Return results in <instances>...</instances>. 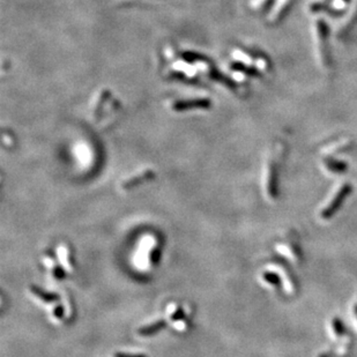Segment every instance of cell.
<instances>
[{"label":"cell","instance_id":"12","mask_svg":"<svg viewBox=\"0 0 357 357\" xmlns=\"http://www.w3.org/2000/svg\"><path fill=\"white\" fill-rule=\"evenodd\" d=\"M260 280H261V282H263L264 286H266L272 290L280 289L281 286H283L282 280H281L280 275L276 272L272 271V269L271 271H268L267 269V271L261 272Z\"/></svg>","mask_w":357,"mask_h":357},{"label":"cell","instance_id":"17","mask_svg":"<svg viewBox=\"0 0 357 357\" xmlns=\"http://www.w3.org/2000/svg\"><path fill=\"white\" fill-rule=\"evenodd\" d=\"M317 357H339L335 349H328V350H322L321 352H319Z\"/></svg>","mask_w":357,"mask_h":357},{"label":"cell","instance_id":"18","mask_svg":"<svg viewBox=\"0 0 357 357\" xmlns=\"http://www.w3.org/2000/svg\"><path fill=\"white\" fill-rule=\"evenodd\" d=\"M112 357H147L143 354H138V352H115Z\"/></svg>","mask_w":357,"mask_h":357},{"label":"cell","instance_id":"8","mask_svg":"<svg viewBox=\"0 0 357 357\" xmlns=\"http://www.w3.org/2000/svg\"><path fill=\"white\" fill-rule=\"evenodd\" d=\"M57 253H58L59 263L63 266L64 269H65V271L68 273L73 272L75 261H74L73 252H72L71 246L66 244V243H62V244L58 246Z\"/></svg>","mask_w":357,"mask_h":357},{"label":"cell","instance_id":"5","mask_svg":"<svg viewBox=\"0 0 357 357\" xmlns=\"http://www.w3.org/2000/svg\"><path fill=\"white\" fill-rule=\"evenodd\" d=\"M271 269L278 273L280 275L281 280H282L283 287L286 291L289 292L290 295H295L298 290V283L297 280L295 279V275L292 274V272L286 265L282 263H276L271 265Z\"/></svg>","mask_w":357,"mask_h":357},{"label":"cell","instance_id":"7","mask_svg":"<svg viewBox=\"0 0 357 357\" xmlns=\"http://www.w3.org/2000/svg\"><path fill=\"white\" fill-rule=\"evenodd\" d=\"M317 35H316V42L317 45V55L319 62L324 64V66H327L328 58H327V51H326V27L325 24H322L321 21L317 22Z\"/></svg>","mask_w":357,"mask_h":357},{"label":"cell","instance_id":"16","mask_svg":"<svg viewBox=\"0 0 357 357\" xmlns=\"http://www.w3.org/2000/svg\"><path fill=\"white\" fill-rule=\"evenodd\" d=\"M66 317H67V314H66L65 306L59 304V303H55V304H52V307L50 309V318L52 321L59 322Z\"/></svg>","mask_w":357,"mask_h":357},{"label":"cell","instance_id":"19","mask_svg":"<svg viewBox=\"0 0 357 357\" xmlns=\"http://www.w3.org/2000/svg\"><path fill=\"white\" fill-rule=\"evenodd\" d=\"M350 316H351V318H352V321H354L355 328L357 329V303H355V304L352 305Z\"/></svg>","mask_w":357,"mask_h":357},{"label":"cell","instance_id":"13","mask_svg":"<svg viewBox=\"0 0 357 357\" xmlns=\"http://www.w3.org/2000/svg\"><path fill=\"white\" fill-rule=\"evenodd\" d=\"M328 332H329V335H331L332 339L335 341H341L345 335H347V333H345L344 324L342 321H341V319L337 317H333L329 319Z\"/></svg>","mask_w":357,"mask_h":357},{"label":"cell","instance_id":"15","mask_svg":"<svg viewBox=\"0 0 357 357\" xmlns=\"http://www.w3.org/2000/svg\"><path fill=\"white\" fill-rule=\"evenodd\" d=\"M322 165H324V168L331 173L340 174L347 170V164H345L344 162L336 161V159L334 158H325L324 161H322Z\"/></svg>","mask_w":357,"mask_h":357},{"label":"cell","instance_id":"14","mask_svg":"<svg viewBox=\"0 0 357 357\" xmlns=\"http://www.w3.org/2000/svg\"><path fill=\"white\" fill-rule=\"evenodd\" d=\"M165 319L166 321L170 322V324H177L178 321L184 320L185 314L184 311L182 309V306L180 304H177V303H170V304L166 306L165 309Z\"/></svg>","mask_w":357,"mask_h":357},{"label":"cell","instance_id":"4","mask_svg":"<svg viewBox=\"0 0 357 357\" xmlns=\"http://www.w3.org/2000/svg\"><path fill=\"white\" fill-rule=\"evenodd\" d=\"M276 250L283 256L292 261L294 264H301L302 263V250L301 245H299L298 237L295 233H288L286 238H283V241L276 246Z\"/></svg>","mask_w":357,"mask_h":357},{"label":"cell","instance_id":"9","mask_svg":"<svg viewBox=\"0 0 357 357\" xmlns=\"http://www.w3.org/2000/svg\"><path fill=\"white\" fill-rule=\"evenodd\" d=\"M28 290L30 296H32L36 302H40L42 304H55L59 298V296L57 294L45 291L42 289V288L35 286V284H30Z\"/></svg>","mask_w":357,"mask_h":357},{"label":"cell","instance_id":"10","mask_svg":"<svg viewBox=\"0 0 357 357\" xmlns=\"http://www.w3.org/2000/svg\"><path fill=\"white\" fill-rule=\"evenodd\" d=\"M43 264L45 266V268H47L49 273H50L52 279L60 281L66 278L65 269H64L62 265L57 263V260L52 256H50V254H47V256L43 257Z\"/></svg>","mask_w":357,"mask_h":357},{"label":"cell","instance_id":"11","mask_svg":"<svg viewBox=\"0 0 357 357\" xmlns=\"http://www.w3.org/2000/svg\"><path fill=\"white\" fill-rule=\"evenodd\" d=\"M168 321H165L164 319H158V320H154L153 322H149V324H145L136 329V334L141 337H147L151 336L154 334L158 333L161 329L164 327L165 324Z\"/></svg>","mask_w":357,"mask_h":357},{"label":"cell","instance_id":"2","mask_svg":"<svg viewBox=\"0 0 357 357\" xmlns=\"http://www.w3.org/2000/svg\"><path fill=\"white\" fill-rule=\"evenodd\" d=\"M159 245L156 237L146 236L142 238L135 253V265L141 269H150L158 263Z\"/></svg>","mask_w":357,"mask_h":357},{"label":"cell","instance_id":"3","mask_svg":"<svg viewBox=\"0 0 357 357\" xmlns=\"http://www.w3.org/2000/svg\"><path fill=\"white\" fill-rule=\"evenodd\" d=\"M351 191H352V185L350 183H348V182H345V183L337 186L333 195L329 197L327 203H326L324 206L320 208V211H319L318 213L319 219H320L321 221H328L329 219L333 218V216L336 214V212L340 210V207L342 206L344 200L348 198V196L350 195Z\"/></svg>","mask_w":357,"mask_h":357},{"label":"cell","instance_id":"1","mask_svg":"<svg viewBox=\"0 0 357 357\" xmlns=\"http://www.w3.org/2000/svg\"><path fill=\"white\" fill-rule=\"evenodd\" d=\"M283 153L284 145L279 143L276 145L275 150L269 154L267 161L265 163L263 188L266 198L271 201H274L279 196V169Z\"/></svg>","mask_w":357,"mask_h":357},{"label":"cell","instance_id":"6","mask_svg":"<svg viewBox=\"0 0 357 357\" xmlns=\"http://www.w3.org/2000/svg\"><path fill=\"white\" fill-rule=\"evenodd\" d=\"M155 177V172L151 169H143L141 171L136 172L133 176H130L127 178H125L120 182L119 189L120 191L127 192L131 191V190L138 188L139 185H141L145 183V182H149Z\"/></svg>","mask_w":357,"mask_h":357}]
</instances>
